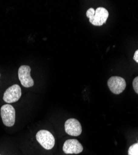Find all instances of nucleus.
Here are the masks:
<instances>
[{
	"instance_id": "7",
	"label": "nucleus",
	"mask_w": 138,
	"mask_h": 155,
	"mask_svg": "<svg viewBox=\"0 0 138 155\" xmlns=\"http://www.w3.org/2000/svg\"><path fill=\"white\" fill-rule=\"evenodd\" d=\"M66 132L73 137L79 136L82 132V128L80 122L75 119H69L65 123Z\"/></svg>"
},
{
	"instance_id": "9",
	"label": "nucleus",
	"mask_w": 138,
	"mask_h": 155,
	"mask_svg": "<svg viewBox=\"0 0 138 155\" xmlns=\"http://www.w3.org/2000/svg\"><path fill=\"white\" fill-rule=\"evenodd\" d=\"M128 155H138V142L129 148Z\"/></svg>"
},
{
	"instance_id": "8",
	"label": "nucleus",
	"mask_w": 138,
	"mask_h": 155,
	"mask_svg": "<svg viewBox=\"0 0 138 155\" xmlns=\"http://www.w3.org/2000/svg\"><path fill=\"white\" fill-rule=\"evenodd\" d=\"M83 150V146L76 139L67 140L63 146V151L66 154H79Z\"/></svg>"
},
{
	"instance_id": "12",
	"label": "nucleus",
	"mask_w": 138,
	"mask_h": 155,
	"mask_svg": "<svg viewBox=\"0 0 138 155\" xmlns=\"http://www.w3.org/2000/svg\"><path fill=\"white\" fill-rule=\"evenodd\" d=\"M0 155H1V154H0Z\"/></svg>"
},
{
	"instance_id": "2",
	"label": "nucleus",
	"mask_w": 138,
	"mask_h": 155,
	"mask_svg": "<svg viewBox=\"0 0 138 155\" xmlns=\"http://www.w3.org/2000/svg\"><path fill=\"white\" fill-rule=\"evenodd\" d=\"M36 140L45 150H51L55 145V138L49 131L45 130H39L36 134Z\"/></svg>"
},
{
	"instance_id": "6",
	"label": "nucleus",
	"mask_w": 138,
	"mask_h": 155,
	"mask_svg": "<svg viewBox=\"0 0 138 155\" xmlns=\"http://www.w3.org/2000/svg\"><path fill=\"white\" fill-rule=\"evenodd\" d=\"M21 96V88L18 84H14L8 87L4 93L3 100L10 104L17 102Z\"/></svg>"
},
{
	"instance_id": "5",
	"label": "nucleus",
	"mask_w": 138,
	"mask_h": 155,
	"mask_svg": "<svg viewBox=\"0 0 138 155\" xmlns=\"http://www.w3.org/2000/svg\"><path fill=\"white\" fill-rule=\"evenodd\" d=\"M31 69L29 66L22 65L18 70V77L21 84L25 87L33 86L34 82L31 76Z\"/></svg>"
},
{
	"instance_id": "11",
	"label": "nucleus",
	"mask_w": 138,
	"mask_h": 155,
	"mask_svg": "<svg viewBox=\"0 0 138 155\" xmlns=\"http://www.w3.org/2000/svg\"><path fill=\"white\" fill-rule=\"evenodd\" d=\"M133 59L134 60V61L138 63V50H137L135 53H134V57H133Z\"/></svg>"
},
{
	"instance_id": "1",
	"label": "nucleus",
	"mask_w": 138,
	"mask_h": 155,
	"mask_svg": "<svg viewBox=\"0 0 138 155\" xmlns=\"http://www.w3.org/2000/svg\"><path fill=\"white\" fill-rule=\"evenodd\" d=\"M86 17L89 19L91 24L95 26H101L106 21L109 16L108 10L103 7L97 8L95 10L93 8L89 9L86 13Z\"/></svg>"
},
{
	"instance_id": "10",
	"label": "nucleus",
	"mask_w": 138,
	"mask_h": 155,
	"mask_svg": "<svg viewBox=\"0 0 138 155\" xmlns=\"http://www.w3.org/2000/svg\"><path fill=\"white\" fill-rule=\"evenodd\" d=\"M133 86L134 91L138 94V76L136 77L133 81Z\"/></svg>"
},
{
	"instance_id": "3",
	"label": "nucleus",
	"mask_w": 138,
	"mask_h": 155,
	"mask_svg": "<svg viewBox=\"0 0 138 155\" xmlns=\"http://www.w3.org/2000/svg\"><path fill=\"white\" fill-rule=\"evenodd\" d=\"M15 109L10 104L3 105L1 108V116L4 125L12 127L15 123Z\"/></svg>"
},
{
	"instance_id": "4",
	"label": "nucleus",
	"mask_w": 138,
	"mask_h": 155,
	"mask_svg": "<svg viewBox=\"0 0 138 155\" xmlns=\"http://www.w3.org/2000/svg\"><path fill=\"white\" fill-rule=\"evenodd\" d=\"M108 86L110 91L115 94L123 93L126 87L124 79L120 76H112L108 81Z\"/></svg>"
}]
</instances>
